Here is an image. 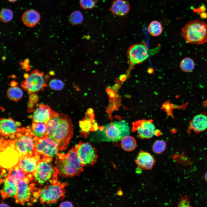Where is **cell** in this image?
Segmentation results:
<instances>
[{
  "instance_id": "1",
  "label": "cell",
  "mask_w": 207,
  "mask_h": 207,
  "mask_svg": "<svg viewBox=\"0 0 207 207\" xmlns=\"http://www.w3.org/2000/svg\"><path fill=\"white\" fill-rule=\"evenodd\" d=\"M46 135L57 144L59 150H66L73 135L74 126L69 117L55 111L47 122Z\"/></svg>"
},
{
  "instance_id": "2",
  "label": "cell",
  "mask_w": 207,
  "mask_h": 207,
  "mask_svg": "<svg viewBox=\"0 0 207 207\" xmlns=\"http://www.w3.org/2000/svg\"><path fill=\"white\" fill-rule=\"evenodd\" d=\"M39 138L33 134L30 127L27 126L22 128L14 135L4 138L9 141L20 157L36 154L35 147Z\"/></svg>"
},
{
  "instance_id": "3",
  "label": "cell",
  "mask_w": 207,
  "mask_h": 207,
  "mask_svg": "<svg viewBox=\"0 0 207 207\" xmlns=\"http://www.w3.org/2000/svg\"><path fill=\"white\" fill-rule=\"evenodd\" d=\"M55 163L58 174L64 177L78 176L83 170L75 148L71 149L66 154H58Z\"/></svg>"
},
{
  "instance_id": "4",
  "label": "cell",
  "mask_w": 207,
  "mask_h": 207,
  "mask_svg": "<svg viewBox=\"0 0 207 207\" xmlns=\"http://www.w3.org/2000/svg\"><path fill=\"white\" fill-rule=\"evenodd\" d=\"M181 35L188 43L203 44L207 42V24L200 20L190 21L182 28Z\"/></svg>"
},
{
  "instance_id": "5",
  "label": "cell",
  "mask_w": 207,
  "mask_h": 207,
  "mask_svg": "<svg viewBox=\"0 0 207 207\" xmlns=\"http://www.w3.org/2000/svg\"><path fill=\"white\" fill-rule=\"evenodd\" d=\"M97 133L100 140L113 141L120 140L129 135L130 130L128 123L124 120L114 121L99 127Z\"/></svg>"
},
{
  "instance_id": "6",
  "label": "cell",
  "mask_w": 207,
  "mask_h": 207,
  "mask_svg": "<svg viewBox=\"0 0 207 207\" xmlns=\"http://www.w3.org/2000/svg\"><path fill=\"white\" fill-rule=\"evenodd\" d=\"M67 185L66 183H61L55 179L51 185L39 189L37 192V198H39L42 204L55 203L64 197L65 187Z\"/></svg>"
},
{
  "instance_id": "7",
  "label": "cell",
  "mask_w": 207,
  "mask_h": 207,
  "mask_svg": "<svg viewBox=\"0 0 207 207\" xmlns=\"http://www.w3.org/2000/svg\"><path fill=\"white\" fill-rule=\"evenodd\" d=\"M52 158H44L41 159L32 174L33 178L39 184L42 185L51 179H56L58 171L51 163Z\"/></svg>"
},
{
  "instance_id": "8",
  "label": "cell",
  "mask_w": 207,
  "mask_h": 207,
  "mask_svg": "<svg viewBox=\"0 0 207 207\" xmlns=\"http://www.w3.org/2000/svg\"><path fill=\"white\" fill-rule=\"evenodd\" d=\"M1 167L10 170L17 165L19 156L17 151L7 139L0 140Z\"/></svg>"
},
{
  "instance_id": "9",
  "label": "cell",
  "mask_w": 207,
  "mask_h": 207,
  "mask_svg": "<svg viewBox=\"0 0 207 207\" xmlns=\"http://www.w3.org/2000/svg\"><path fill=\"white\" fill-rule=\"evenodd\" d=\"M49 76H45L43 72L35 70L30 72L21 86L29 93L37 92L47 86L46 82Z\"/></svg>"
},
{
  "instance_id": "10",
  "label": "cell",
  "mask_w": 207,
  "mask_h": 207,
  "mask_svg": "<svg viewBox=\"0 0 207 207\" xmlns=\"http://www.w3.org/2000/svg\"><path fill=\"white\" fill-rule=\"evenodd\" d=\"M75 149L83 166H93L98 158L95 148L88 142L80 141L75 145Z\"/></svg>"
},
{
  "instance_id": "11",
  "label": "cell",
  "mask_w": 207,
  "mask_h": 207,
  "mask_svg": "<svg viewBox=\"0 0 207 207\" xmlns=\"http://www.w3.org/2000/svg\"><path fill=\"white\" fill-rule=\"evenodd\" d=\"M35 148L36 154L44 158H52L57 156L59 150L57 144L47 135L39 138Z\"/></svg>"
},
{
  "instance_id": "12",
  "label": "cell",
  "mask_w": 207,
  "mask_h": 207,
  "mask_svg": "<svg viewBox=\"0 0 207 207\" xmlns=\"http://www.w3.org/2000/svg\"><path fill=\"white\" fill-rule=\"evenodd\" d=\"M32 179V175L29 174L24 179L17 180V193L15 198L16 203L23 205L30 200L33 186V184L31 185L29 184Z\"/></svg>"
},
{
  "instance_id": "13",
  "label": "cell",
  "mask_w": 207,
  "mask_h": 207,
  "mask_svg": "<svg viewBox=\"0 0 207 207\" xmlns=\"http://www.w3.org/2000/svg\"><path fill=\"white\" fill-rule=\"evenodd\" d=\"M127 54L129 62L132 65L143 62L149 56L147 47L143 43L136 44L131 46L128 49Z\"/></svg>"
},
{
  "instance_id": "14",
  "label": "cell",
  "mask_w": 207,
  "mask_h": 207,
  "mask_svg": "<svg viewBox=\"0 0 207 207\" xmlns=\"http://www.w3.org/2000/svg\"><path fill=\"white\" fill-rule=\"evenodd\" d=\"M1 137L6 138L16 134L21 129V124L11 118H3L0 120Z\"/></svg>"
},
{
  "instance_id": "15",
  "label": "cell",
  "mask_w": 207,
  "mask_h": 207,
  "mask_svg": "<svg viewBox=\"0 0 207 207\" xmlns=\"http://www.w3.org/2000/svg\"><path fill=\"white\" fill-rule=\"evenodd\" d=\"M40 159V155L37 154L33 155L20 156L17 165L26 174H32Z\"/></svg>"
},
{
  "instance_id": "16",
  "label": "cell",
  "mask_w": 207,
  "mask_h": 207,
  "mask_svg": "<svg viewBox=\"0 0 207 207\" xmlns=\"http://www.w3.org/2000/svg\"><path fill=\"white\" fill-rule=\"evenodd\" d=\"M54 112L48 106L40 104L37 106L30 118L33 122L46 123L51 118Z\"/></svg>"
},
{
  "instance_id": "17",
  "label": "cell",
  "mask_w": 207,
  "mask_h": 207,
  "mask_svg": "<svg viewBox=\"0 0 207 207\" xmlns=\"http://www.w3.org/2000/svg\"><path fill=\"white\" fill-rule=\"evenodd\" d=\"M136 127L139 137L141 139H150L154 135L155 128L150 120H143L136 122Z\"/></svg>"
},
{
  "instance_id": "18",
  "label": "cell",
  "mask_w": 207,
  "mask_h": 207,
  "mask_svg": "<svg viewBox=\"0 0 207 207\" xmlns=\"http://www.w3.org/2000/svg\"><path fill=\"white\" fill-rule=\"evenodd\" d=\"M3 189L1 191L3 198L9 197L16 198L17 193V180L7 175L3 180Z\"/></svg>"
},
{
  "instance_id": "19",
  "label": "cell",
  "mask_w": 207,
  "mask_h": 207,
  "mask_svg": "<svg viewBox=\"0 0 207 207\" xmlns=\"http://www.w3.org/2000/svg\"><path fill=\"white\" fill-rule=\"evenodd\" d=\"M135 161L139 167L145 170L152 168L155 162L154 158L150 153L143 151L139 152Z\"/></svg>"
},
{
  "instance_id": "20",
  "label": "cell",
  "mask_w": 207,
  "mask_h": 207,
  "mask_svg": "<svg viewBox=\"0 0 207 207\" xmlns=\"http://www.w3.org/2000/svg\"><path fill=\"white\" fill-rule=\"evenodd\" d=\"M131 9L129 2L126 0H114L110 10L114 15L123 16L126 15Z\"/></svg>"
},
{
  "instance_id": "21",
  "label": "cell",
  "mask_w": 207,
  "mask_h": 207,
  "mask_svg": "<svg viewBox=\"0 0 207 207\" xmlns=\"http://www.w3.org/2000/svg\"><path fill=\"white\" fill-rule=\"evenodd\" d=\"M88 117L86 114L84 119L79 122L81 130V135L85 137L87 136L90 131L96 130L98 128L97 123L94 122L93 112L90 114L89 118Z\"/></svg>"
},
{
  "instance_id": "22",
  "label": "cell",
  "mask_w": 207,
  "mask_h": 207,
  "mask_svg": "<svg viewBox=\"0 0 207 207\" xmlns=\"http://www.w3.org/2000/svg\"><path fill=\"white\" fill-rule=\"evenodd\" d=\"M22 19L24 25L29 27H32L35 26L40 20V16L35 10H28L24 13Z\"/></svg>"
},
{
  "instance_id": "23",
  "label": "cell",
  "mask_w": 207,
  "mask_h": 207,
  "mask_svg": "<svg viewBox=\"0 0 207 207\" xmlns=\"http://www.w3.org/2000/svg\"><path fill=\"white\" fill-rule=\"evenodd\" d=\"M191 128L195 132H200L207 129V116L200 114L195 116L191 123Z\"/></svg>"
},
{
  "instance_id": "24",
  "label": "cell",
  "mask_w": 207,
  "mask_h": 207,
  "mask_svg": "<svg viewBox=\"0 0 207 207\" xmlns=\"http://www.w3.org/2000/svg\"><path fill=\"white\" fill-rule=\"evenodd\" d=\"M30 128L35 136L42 138L46 135L47 126L46 123L33 122Z\"/></svg>"
},
{
  "instance_id": "25",
  "label": "cell",
  "mask_w": 207,
  "mask_h": 207,
  "mask_svg": "<svg viewBox=\"0 0 207 207\" xmlns=\"http://www.w3.org/2000/svg\"><path fill=\"white\" fill-rule=\"evenodd\" d=\"M121 145L124 150L127 152H130L135 149L137 146V142L134 137L128 135L124 137L122 139Z\"/></svg>"
},
{
  "instance_id": "26",
  "label": "cell",
  "mask_w": 207,
  "mask_h": 207,
  "mask_svg": "<svg viewBox=\"0 0 207 207\" xmlns=\"http://www.w3.org/2000/svg\"><path fill=\"white\" fill-rule=\"evenodd\" d=\"M7 95L11 100L17 101L22 97L23 93L20 88L16 86L11 87L7 91Z\"/></svg>"
},
{
  "instance_id": "27",
  "label": "cell",
  "mask_w": 207,
  "mask_h": 207,
  "mask_svg": "<svg viewBox=\"0 0 207 207\" xmlns=\"http://www.w3.org/2000/svg\"><path fill=\"white\" fill-rule=\"evenodd\" d=\"M162 24L157 20L152 21L148 27V32L151 35L153 36H159L162 33Z\"/></svg>"
},
{
  "instance_id": "28",
  "label": "cell",
  "mask_w": 207,
  "mask_h": 207,
  "mask_svg": "<svg viewBox=\"0 0 207 207\" xmlns=\"http://www.w3.org/2000/svg\"><path fill=\"white\" fill-rule=\"evenodd\" d=\"M180 67L182 70L183 72H191L194 68V62L191 58L189 57H185L181 61Z\"/></svg>"
},
{
  "instance_id": "29",
  "label": "cell",
  "mask_w": 207,
  "mask_h": 207,
  "mask_svg": "<svg viewBox=\"0 0 207 207\" xmlns=\"http://www.w3.org/2000/svg\"><path fill=\"white\" fill-rule=\"evenodd\" d=\"M28 175L25 173L16 165L9 170L7 175L17 180L24 179L27 177Z\"/></svg>"
},
{
  "instance_id": "30",
  "label": "cell",
  "mask_w": 207,
  "mask_h": 207,
  "mask_svg": "<svg viewBox=\"0 0 207 207\" xmlns=\"http://www.w3.org/2000/svg\"><path fill=\"white\" fill-rule=\"evenodd\" d=\"M83 17L82 13L78 10L73 12L69 17L70 22L74 25L80 24L83 22Z\"/></svg>"
},
{
  "instance_id": "31",
  "label": "cell",
  "mask_w": 207,
  "mask_h": 207,
  "mask_svg": "<svg viewBox=\"0 0 207 207\" xmlns=\"http://www.w3.org/2000/svg\"><path fill=\"white\" fill-rule=\"evenodd\" d=\"M13 16V12L10 9L4 8L1 11L0 19L2 22L7 23L10 22L12 19Z\"/></svg>"
},
{
  "instance_id": "32",
  "label": "cell",
  "mask_w": 207,
  "mask_h": 207,
  "mask_svg": "<svg viewBox=\"0 0 207 207\" xmlns=\"http://www.w3.org/2000/svg\"><path fill=\"white\" fill-rule=\"evenodd\" d=\"M166 147L165 141L162 140H157L153 144L152 146V150L156 154H160L164 151Z\"/></svg>"
},
{
  "instance_id": "33",
  "label": "cell",
  "mask_w": 207,
  "mask_h": 207,
  "mask_svg": "<svg viewBox=\"0 0 207 207\" xmlns=\"http://www.w3.org/2000/svg\"><path fill=\"white\" fill-rule=\"evenodd\" d=\"M49 86L51 89L55 90L62 89L64 86V83L61 80L57 79L51 80L49 83Z\"/></svg>"
},
{
  "instance_id": "34",
  "label": "cell",
  "mask_w": 207,
  "mask_h": 207,
  "mask_svg": "<svg viewBox=\"0 0 207 207\" xmlns=\"http://www.w3.org/2000/svg\"><path fill=\"white\" fill-rule=\"evenodd\" d=\"M97 1V0H80V4L81 7L83 9H92L95 6Z\"/></svg>"
},
{
  "instance_id": "35",
  "label": "cell",
  "mask_w": 207,
  "mask_h": 207,
  "mask_svg": "<svg viewBox=\"0 0 207 207\" xmlns=\"http://www.w3.org/2000/svg\"><path fill=\"white\" fill-rule=\"evenodd\" d=\"M179 207H191L189 198L186 196H182L178 203Z\"/></svg>"
},
{
  "instance_id": "36",
  "label": "cell",
  "mask_w": 207,
  "mask_h": 207,
  "mask_svg": "<svg viewBox=\"0 0 207 207\" xmlns=\"http://www.w3.org/2000/svg\"><path fill=\"white\" fill-rule=\"evenodd\" d=\"M206 9L205 5H202L199 7L194 9L193 10L194 12L200 14L202 12H205Z\"/></svg>"
},
{
  "instance_id": "37",
  "label": "cell",
  "mask_w": 207,
  "mask_h": 207,
  "mask_svg": "<svg viewBox=\"0 0 207 207\" xmlns=\"http://www.w3.org/2000/svg\"><path fill=\"white\" fill-rule=\"evenodd\" d=\"M59 206L60 207H73V206L71 202L69 201H66L61 203Z\"/></svg>"
},
{
  "instance_id": "38",
  "label": "cell",
  "mask_w": 207,
  "mask_h": 207,
  "mask_svg": "<svg viewBox=\"0 0 207 207\" xmlns=\"http://www.w3.org/2000/svg\"><path fill=\"white\" fill-rule=\"evenodd\" d=\"M28 60H26L24 62L22 63V66L23 68L24 69H26L28 70V69L30 68V66L28 64Z\"/></svg>"
},
{
  "instance_id": "39",
  "label": "cell",
  "mask_w": 207,
  "mask_h": 207,
  "mask_svg": "<svg viewBox=\"0 0 207 207\" xmlns=\"http://www.w3.org/2000/svg\"><path fill=\"white\" fill-rule=\"evenodd\" d=\"M200 14L201 18L203 19L207 18V13L205 12H202Z\"/></svg>"
},
{
  "instance_id": "40",
  "label": "cell",
  "mask_w": 207,
  "mask_h": 207,
  "mask_svg": "<svg viewBox=\"0 0 207 207\" xmlns=\"http://www.w3.org/2000/svg\"><path fill=\"white\" fill-rule=\"evenodd\" d=\"M120 80L122 81H124L126 79L125 76L124 75H122L120 76L119 77Z\"/></svg>"
},
{
  "instance_id": "41",
  "label": "cell",
  "mask_w": 207,
  "mask_h": 207,
  "mask_svg": "<svg viewBox=\"0 0 207 207\" xmlns=\"http://www.w3.org/2000/svg\"><path fill=\"white\" fill-rule=\"evenodd\" d=\"M17 84V83L14 81H12L11 83V87L16 86Z\"/></svg>"
},
{
  "instance_id": "42",
  "label": "cell",
  "mask_w": 207,
  "mask_h": 207,
  "mask_svg": "<svg viewBox=\"0 0 207 207\" xmlns=\"http://www.w3.org/2000/svg\"><path fill=\"white\" fill-rule=\"evenodd\" d=\"M0 207H9V206L7 204L3 203H2L0 204Z\"/></svg>"
},
{
  "instance_id": "43",
  "label": "cell",
  "mask_w": 207,
  "mask_h": 207,
  "mask_svg": "<svg viewBox=\"0 0 207 207\" xmlns=\"http://www.w3.org/2000/svg\"><path fill=\"white\" fill-rule=\"evenodd\" d=\"M29 74H25L24 75V77L25 79L27 78L29 76Z\"/></svg>"
},
{
  "instance_id": "44",
  "label": "cell",
  "mask_w": 207,
  "mask_h": 207,
  "mask_svg": "<svg viewBox=\"0 0 207 207\" xmlns=\"http://www.w3.org/2000/svg\"><path fill=\"white\" fill-rule=\"evenodd\" d=\"M204 179L207 182V172L205 173L204 175Z\"/></svg>"
},
{
  "instance_id": "45",
  "label": "cell",
  "mask_w": 207,
  "mask_h": 207,
  "mask_svg": "<svg viewBox=\"0 0 207 207\" xmlns=\"http://www.w3.org/2000/svg\"><path fill=\"white\" fill-rule=\"evenodd\" d=\"M10 2H16L17 0H7Z\"/></svg>"
},
{
  "instance_id": "46",
  "label": "cell",
  "mask_w": 207,
  "mask_h": 207,
  "mask_svg": "<svg viewBox=\"0 0 207 207\" xmlns=\"http://www.w3.org/2000/svg\"><path fill=\"white\" fill-rule=\"evenodd\" d=\"M54 74V73L53 72L51 71V72H50V74L51 75L52 74Z\"/></svg>"
},
{
  "instance_id": "47",
  "label": "cell",
  "mask_w": 207,
  "mask_h": 207,
  "mask_svg": "<svg viewBox=\"0 0 207 207\" xmlns=\"http://www.w3.org/2000/svg\"><path fill=\"white\" fill-rule=\"evenodd\" d=\"M151 69H150L149 70V71L148 70V72H149V73H150L151 72H152V71H153L152 70H151Z\"/></svg>"
},
{
  "instance_id": "48",
  "label": "cell",
  "mask_w": 207,
  "mask_h": 207,
  "mask_svg": "<svg viewBox=\"0 0 207 207\" xmlns=\"http://www.w3.org/2000/svg\"><path fill=\"white\" fill-rule=\"evenodd\" d=\"M206 104V105H207V101H206V104Z\"/></svg>"
},
{
  "instance_id": "49",
  "label": "cell",
  "mask_w": 207,
  "mask_h": 207,
  "mask_svg": "<svg viewBox=\"0 0 207 207\" xmlns=\"http://www.w3.org/2000/svg\"><path fill=\"white\" fill-rule=\"evenodd\" d=\"M207 2V0H206Z\"/></svg>"
}]
</instances>
